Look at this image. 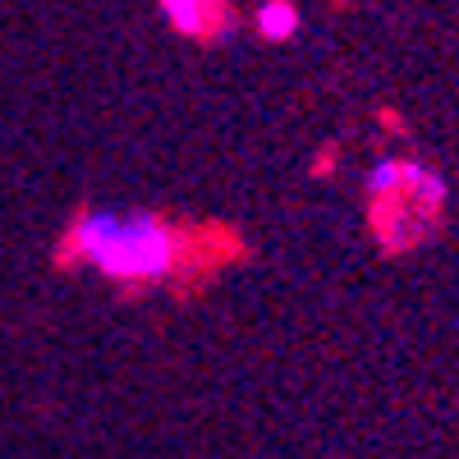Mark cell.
I'll list each match as a JSON object with an SVG mask.
<instances>
[{
	"instance_id": "6da1fadb",
	"label": "cell",
	"mask_w": 459,
	"mask_h": 459,
	"mask_svg": "<svg viewBox=\"0 0 459 459\" xmlns=\"http://www.w3.org/2000/svg\"><path fill=\"white\" fill-rule=\"evenodd\" d=\"M60 253L65 262L88 266L120 290H147L184 272L194 257V239L147 207H88L69 221Z\"/></svg>"
},
{
	"instance_id": "7a4b0ae2",
	"label": "cell",
	"mask_w": 459,
	"mask_h": 459,
	"mask_svg": "<svg viewBox=\"0 0 459 459\" xmlns=\"http://www.w3.org/2000/svg\"><path fill=\"white\" fill-rule=\"evenodd\" d=\"M157 14L166 19L170 32L188 37V42H203V37H216V23L230 32L235 28V19H230L225 5H216V0H157Z\"/></svg>"
},
{
	"instance_id": "3957f363",
	"label": "cell",
	"mask_w": 459,
	"mask_h": 459,
	"mask_svg": "<svg viewBox=\"0 0 459 459\" xmlns=\"http://www.w3.org/2000/svg\"><path fill=\"white\" fill-rule=\"evenodd\" d=\"M253 28L262 42H294L299 28H303V10L294 0H262L253 10Z\"/></svg>"
}]
</instances>
